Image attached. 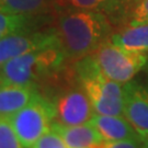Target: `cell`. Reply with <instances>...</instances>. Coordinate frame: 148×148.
Returning <instances> with one entry per match:
<instances>
[{
	"label": "cell",
	"instance_id": "9",
	"mask_svg": "<svg viewBox=\"0 0 148 148\" xmlns=\"http://www.w3.org/2000/svg\"><path fill=\"white\" fill-rule=\"evenodd\" d=\"M89 123L98 130L104 140H140L139 133L124 115L95 114Z\"/></svg>",
	"mask_w": 148,
	"mask_h": 148
},
{
	"label": "cell",
	"instance_id": "15",
	"mask_svg": "<svg viewBox=\"0 0 148 148\" xmlns=\"http://www.w3.org/2000/svg\"><path fill=\"white\" fill-rule=\"evenodd\" d=\"M142 22H148V0H130L120 27Z\"/></svg>",
	"mask_w": 148,
	"mask_h": 148
},
{
	"label": "cell",
	"instance_id": "18",
	"mask_svg": "<svg viewBox=\"0 0 148 148\" xmlns=\"http://www.w3.org/2000/svg\"><path fill=\"white\" fill-rule=\"evenodd\" d=\"M95 148H142L140 140L124 139V140H103Z\"/></svg>",
	"mask_w": 148,
	"mask_h": 148
},
{
	"label": "cell",
	"instance_id": "7",
	"mask_svg": "<svg viewBox=\"0 0 148 148\" xmlns=\"http://www.w3.org/2000/svg\"><path fill=\"white\" fill-rule=\"evenodd\" d=\"M124 87V116L139 133H148V86L131 80Z\"/></svg>",
	"mask_w": 148,
	"mask_h": 148
},
{
	"label": "cell",
	"instance_id": "6",
	"mask_svg": "<svg viewBox=\"0 0 148 148\" xmlns=\"http://www.w3.org/2000/svg\"><path fill=\"white\" fill-rule=\"evenodd\" d=\"M59 44L55 27L13 33L0 40V68L12 58Z\"/></svg>",
	"mask_w": 148,
	"mask_h": 148
},
{
	"label": "cell",
	"instance_id": "10",
	"mask_svg": "<svg viewBox=\"0 0 148 148\" xmlns=\"http://www.w3.org/2000/svg\"><path fill=\"white\" fill-rule=\"evenodd\" d=\"M52 130L63 138L67 148H95L104 140L98 130L89 122L73 126L53 123Z\"/></svg>",
	"mask_w": 148,
	"mask_h": 148
},
{
	"label": "cell",
	"instance_id": "5",
	"mask_svg": "<svg viewBox=\"0 0 148 148\" xmlns=\"http://www.w3.org/2000/svg\"><path fill=\"white\" fill-rule=\"evenodd\" d=\"M100 70L108 78L126 84L148 64V54L117 46L109 40L92 53Z\"/></svg>",
	"mask_w": 148,
	"mask_h": 148
},
{
	"label": "cell",
	"instance_id": "13",
	"mask_svg": "<svg viewBox=\"0 0 148 148\" xmlns=\"http://www.w3.org/2000/svg\"><path fill=\"white\" fill-rule=\"evenodd\" d=\"M54 16H24V14H12L0 11V40L13 33L24 31H35L40 25L46 23V18Z\"/></svg>",
	"mask_w": 148,
	"mask_h": 148
},
{
	"label": "cell",
	"instance_id": "17",
	"mask_svg": "<svg viewBox=\"0 0 148 148\" xmlns=\"http://www.w3.org/2000/svg\"><path fill=\"white\" fill-rule=\"evenodd\" d=\"M31 148H67L63 138L53 130L44 134Z\"/></svg>",
	"mask_w": 148,
	"mask_h": 148
},
{
	"label": "cell",
	"instance_id": "1",
	"mask_svg": "<svg viewBox=\"0 0 148 148\" xmlns=\"http://www.w3.org/2000/svg\"><path fill=\"white\" fill-rule=\"evenodd\" d=\"M53 27L69 63L92 54L115 31L104 13L80 9L54 10Z\"/></svg>",
	"mask_w": 148,
	"mask_h": 148
},
{
	"label": "cell",
	"instance_id": "4",
	"mask_svg": "<svg viewBox=\"0 0 148 148\" xmlns=\"http://www.w3.org/2000/svg\"><path fill=\"white\" fill-rule=\"evenodd\" d=\"M10 121L23 147L31 148L37 139L52 130L53 103L40 90L27 106L11 115Z\"/></svg>",
	"mask_w": 148,
	"mask_h": 148
},
{
	"label": "cell",
	"instance_id": "2",
	"mask_svg": "<svg viewBox=\"0 0 148 148\" xmlns=\"http://www.w3.org/2000/svg\"><path fill=\"white\" fill-rule=\"evenodd\" d=\"M69 63L60 43L12 58L0 68L2 85L35 86L42 89L67 68Z\"/></svg>",
	"mask_w": 148,
	"mask_h": 148
},
{
	"label": "cell",
	"instance_id": "3",
	"mask_svg": "<svg viewBox=\"0 0 148 148\" xmlns=\"http://www.w3.org/2000/svg\"><path fill=\"white\" fill-rule=\"evenodd\" d=\"M73 67L95 114L124 115V87L101 71L92 54L73 63Z\"/></svg>",
	"mask_w": 148,
	"mask_h": 148
},
{
	"label": "cell",
	"instance_id": "12",
	"mask_svg": "<svg viewBox=\"0 0 148 148\" xmlns=\"http://www.w3.org/2000/svg\"><path fill=\"white\" fill-rule=\"evenodd\" d=\"M110 41L126 49L148 53V22L130 23L119 27Z\"/></svg>",
	"mask_w": 148,
	"mask_h": 148
},
{
	"label": "cell",
	"instance_id": "16",
	"mask_svg": "<svg viewBox=\"0 0 148 148\" xmlns=\"http://www.w3.org/2000/svg\"><path fill=\"white\" fill-rule=\"evenodd\" d=\"M0 148H24L14 131L10 116H0Z\"/></svg>",
	"mask_w": 148,
	"mask_h": 148
},
{
	"label": "cell",
	"instance_id": "14",
	"mask_svg": "<svg viewBox=\"0 0 148 148\" xmlns=\"http://www.w3.org/2000/svg\"><path fill=\"white\" fill-rule=\"evenodd\" d=\"M55 0H0V11L12 14H53Z\"/></svg>",
	"mask_w": 148,
	"mask_h": 148
},
{
	"label": "cell",
	"instance_id": "11",
	"mask_svg": "<svg viewBox=\"0 0 148 148\" xmlns=\"http://www.w3.org/2000/svg\"><path fill=\"white\" fill-rule=\"evenodd\" d=\"M40 92L35 86L2 85L0 87V116H11Z\"/></svg>",
	"mask_w": 148,
	"mask_h": 148
},
{
	"label": "cell",
	"instance_id": "19",
	"mask_svg": "<svg viewBox=\"0 0 148 148\" xmlns=\"http://www.w3.org/2000/svg\"><path fill=\"white\" fill-rule=\"evenodd\" d=\"M140 145L142 148H148V133L140 136Z\"/></svg>",
	"mask_w": 148,
	"mask_h": 148
},
{
	"label": "cell",
	"instance_id": "20",
	"mask_svg": "<svg viewBox=\"0 0 148 148\" xmlns=\"http://www.w3.org/2000/svg\"><path fill=\"white\" fill-rule=\"evenodd\" d=\"M1 86H2V82H1V79H0V87H1Z\"/></svg>",
	"mask_w": 148,
	"mask_h": 148
},
{
	"label": "cell",
	"instance_id": "8",
	"mask_svg": "<svg viewBox=\"0 0 148 148\" xmlns=\"http://www.w3.org/2000/svg\"><path fill=\"white\" fill-rule=\"evenodd\" d=\"M130 0H55L54 10L80 9L102 12L114 24L115 30L120 27Z\"/></svg>",
	"mask_w": 148,
	"mask_h": 148
}]
</instances>
